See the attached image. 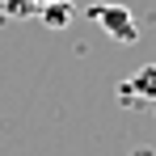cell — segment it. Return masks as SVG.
<instances>
[{
	"instance_id": "1",
	"label": "cell",
	"mask_w": 156,
	"mask_h": 156,
	"mask_svg": "<svg viewBox=\"0 0 156 156\" xmlns=\"http://www.w3.org/2000/svg\"><path fill=\"white\" fill-rule=\"evenodd\" d=\"M89 17H93L114 42H127V47L139 42V26H135V13H131L127 4H93Z\"/></svg>"
},
{
	"instance_id": "3",
	"label": "cell",
	"mask_w": 156,
	"mask_h": 156,
	"mask_svg": "<svg viewBox=\"0 0 156 156\" xmlns=\"http://www.w3.org/2000/svg\"><path fill=\"white\" fill-rule=\"evenodd\" d=\"M72 21V4L59 0V4H47V26H68Z\"/></svg>"
},
{
	"instance_id": "2",
	"label": "cell",
	"mask_w": 156,
	"mask_h": 156,
	"mask_svg": "<svg viewBox=\"0 0 156 156\" xmlns=\"http://www.w3.org/2000/svg\"><path fill=\"white\" fill-rule=\"evenodd\" d=\"M118 97L131 105H144V101H156V63H144L131 80L118 84Z\"/></svg>"
}]
</instances>
